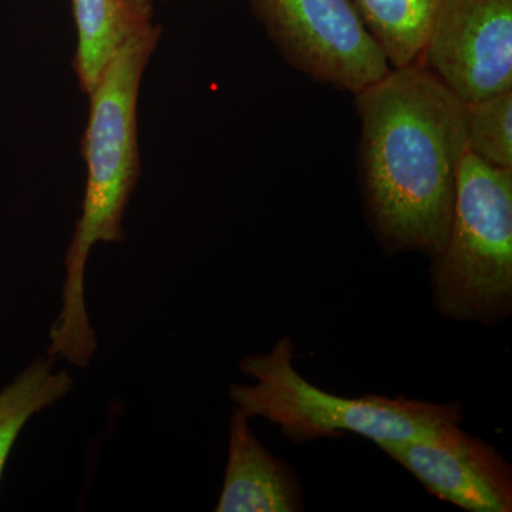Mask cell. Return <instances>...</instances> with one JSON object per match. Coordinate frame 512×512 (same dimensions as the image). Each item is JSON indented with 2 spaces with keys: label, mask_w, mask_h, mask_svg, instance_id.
<instances>
[{
  "label": "cell",
  "mask_w": 512,
  "mask_h": 512,
  "mask_svg": "<svg viewBox=\"0 0 512 512\" xmlns=\"http://www.w3.org/2000/svg\"><path fill=\"white\" fill-rule=\"evenodd\" d=\"M353 97L357 171L377 238L392 251L439 254L467 153L466 103L420 63L394 67Z\"/></svg>",
  "instance_id": "obj_1"
},
{
  "label": "cell",
  "mask_w": 512,
  "mask_h": 512,
  "mask_svg": "<svg viewBox=\"0 0 512 512\" xmlns=\"http://www.w3.org/2000/svg\"><path fill=\"white\" fill-rule=\"evenodd\" d=\"M163 36L158 23L131 37L114 53L89 94L82 137L87 178L82 215L74 227L64 266L62 309L50 329L47 355L87 367L97 350L84 296V276L94 245L121 244L131 195L141 177L137 109L141 80Z\"/></svg>",
  "instance_id": "obj_2"
},
{
  "label": "cell",
  "mask_w": 512,
  "mask_h": 512,
  "mask_svg": "<svg viewBox=\"0 0 512 512\" xmlns=\"http://www.w3.org/2000/svg\"><path fill=\"white\" fill-rule=\"evenodd\" d=\"M293 345L284 338L268 355L242 360L241 372L255 384H232L229 397L242 414L262 417L298 443L355 433L376 444L429 436L463 419L458 404L365 396H336L303 379L292 365Z\"/></svg>",
  "instance_id": "obj_3"
},
{
  "label": "cell",
  "mask_w": 512,
  "mask_h": 512,
  "mask_svg": "<svg viewBox=\"0 0 512 512\" xmlns=\"http://www.w3.org/2000/svg\"><path fill=\"white\" fill-rule=\"evenodd\" d=\"M434 296L456 319H494L512 301V170L466 153L446 244L433 256Z\"/></svg>",
  "instance_id": "obj_4"
},
{
  "label": "cell",
  "mask_w": 512,
  "mask_h": 512,
  "mask_svg": "<svg viewBox=\"0 0 512 512\" xmlns=\"http://www.w3.org/2000/svg\"><path fill=\"white\" fill-rule=\"evenodd\" d=\"M254 18L296 72L355 94L392 70L350 0H248Z\"/></svg>",
  "instance_id": "obj_5"
},
{
  "label": "cell",
  "mask_w": 512,
  "mask_h": 512,
  "mask_svg": "<svg viewBox=\"0 0 512 512\" xmlns=\"http://www.w3.org/2000/svg\"><path fill=\"white\" fill-rule=\"evenodd\" d=\"M419 63L464 103L512 90V0H443Z\"/></svg>",
  "instance_id": "obj_6"
},
{
  "label": "cell",
  "mask_w": 512,
  "mask_h": 512,
  "mask_svg": "<svg viewBox=\"0 0 512 512\" xmlns=\"http://www.w3.org/2000/svg\"><path fill=\"white\" fill-rule=\"evenodd\" d=\"M377 446L441 500L473 512L512 510L511 467L493 446L467 436L458 424Z\"/></svg>",
  "instance_id": "obj_7"
},
{
  "label": "cell",
  "mask_w": 512,
  "mask_h": 512,
  "mask_svg": "<svg viewBox=\"0 0 512 512\" xmlns=\"http://www.w3.org/2000/svg\"><path fill=\"white\" fill-rule=\"evenodd\" d=\"M248 417L235 407L218 512H293L301 510V490L289 468L256 439Z\"/></svg>",
  "instance_id": "obj_8"
},
{
  "label": "cell",
  "mask_w": 512,
  "mask_h": 512,
  "mask_svg": "<svg viewBox=\"0 0 512 512\" xmlns=\"http://www.w3.org/2000/svg\"><path fill=\"white\" fill-rule=\"evenodd\" d=\"M77 45L72 59L80 92L89 96L114 53L156 25L153 0H72Z\"/></svg>",
  "instance_id": "obj_9"
},
{
  "label": "cell",
  "mask_w": 512,
  "mask_h": 512,
  "mask_svg": "<svg viewBox=\"0 0 512 512\" xmlns=\"http://www.w3.org/2000/svg\"><path fill=\"white\" fill-rule=\"evenodd\" d=\"M390 67L419 63L443 0H350Z\"/></svg>",
  "instance_id": "obj_10"
},
{
  "label": "cell",
  "mask_w": 512,
  "mask_h": 512,
  "mask_svg": "<svg viewBox=\"0 0 512 512\" xmlns=\"http://www.w3.org/2000/svg\"><path fill=\"white\" fill-rule=\"evenodd\" d=\"M73 377L55 370L52 356L37 357L0 392V480L20 431L35 414L69 396Z\"/></svg>",
  "instance_id": "obj_11"
},
{
  "label": "cell",
  "mask_w": 512,
  "mask_h": 512,
  "mask_svg": "<svg viewBox=\"0 0 512 512\" xmlns=\"http://www.w3.org/2000/svg\"><path fill=\"white\" fill-rule=\"evenodd\" d=\"M467 153L512 170V90L466 103Z\"/></svg>",
  "instance_id": "obj_12"
},
{
  "label": "cell",
  "mask_w": 512,
  "mask_h": 512,
  "mask_svg": "<svg viewBox=\"0 0 512 512\" xmlns=\"http://www.w3.org/2000/svg\"><path fill=\"white\" fill-rule=\"evenodd\" d=\"M218 2H224V0H218Z\"/></svg>",
  "instance_id": "obj_13"
}]
</instances>
